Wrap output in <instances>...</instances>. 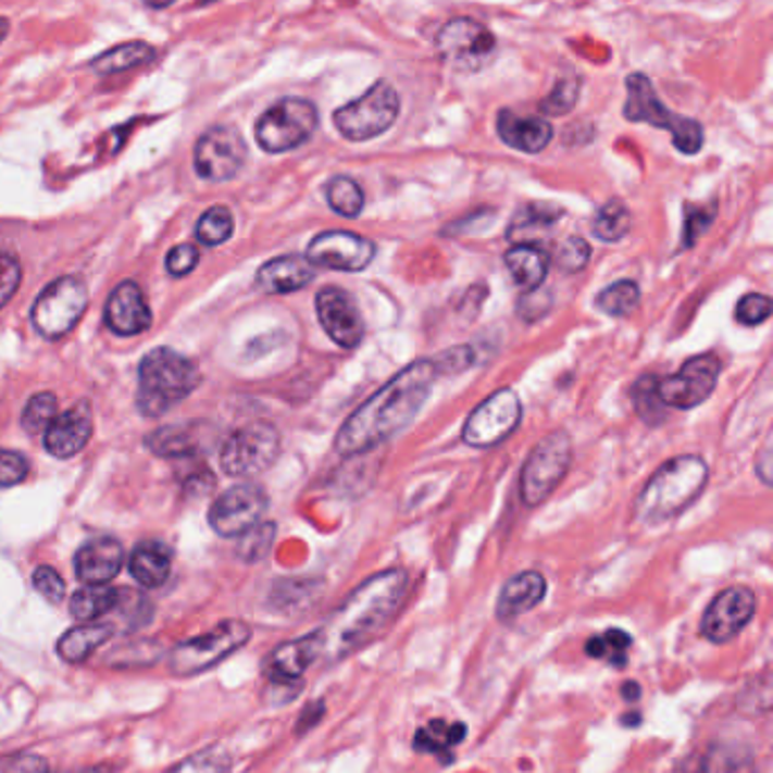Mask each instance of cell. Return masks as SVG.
Returning <instances> with one entry per match:
<instances>
[{
	"instance_id": "5",
	"label": "cell",
	"mask_w": 773,
	"mask_h": 773,
	"mask_svg": "<svg viewBox=\"0 0 773 773\" xmlns=\"http://www.w3.org/2000/svg\"><path fill=\"white\" fill-rule=\"evenodd\" d=\"M624 119L668 129L674 146L685 154H697L703 146V127L695 119L678 116L670 107H664L651 85V79L643 73H633L626 77Z\"/></svg>"
},
{
	"instance_id": "30",
	"label": "cell",
	"mask_w": 773,
	"mask_h": 773,
	"mask_svg": "<svg viewBox=\"0 0 773 773\" xmlns=\"http://www.w3.org/2000/svg\"><path fill=\"white\" fill-rule=\"evenodd\" d=\"M112 637L110 624H85L75 626L62 635L58 643V653L66 662H85L98 647H102Z\"/></svg>"
},
{
	"instance_id": "45",
	"label": "cell",
	"mask_w": 773,
	"mask_h": 773,
	"mask_svg": "<svg viewBox=\"0 0 773 773\" xmlns=\"http://www.w3.org/2000/svg\"><path fill=\"white\" fill-rule=\"evenodd\" d=\"M601 643H603V658L610 660V664H615V668H624L628 647L633 643L631 635L624 633L622 628H608L601 635Z\"/></svg>"
},
{
	"instance_id": "6",
	"label": "cell",
	"mask_w": 773,
	"mask_h": 773,
	"mask_svg": "<svg viewBox=\"0 0 773 773\" xmlns=\"http://www.w3.org/2000/svg\"><path fill=\"white\" fill-rule=\"evenodd\" d=\"M399 96L386 79L372 85L361 98L338 107L334 112V125L348 141H370L397 121Z\"/></svg>"
},
{
	"instance_id": "26",
	"label": "cell",
	"mask_w": 773,
	"mask_h": 773,
	"mask_svg": "<svg viewBox=\"0 0 773 773\" xmlns=\"http://www.w3.org/2000/svg\"><path fill=\"white\" fill-rule=\"evenodd\" d=\"M497 135L506 146L536 154L549 146L553 129L545 119L520 116L513 110H501L497 116Z\"/></svg>"
},
{
	"instance_id": "18",
	"label": "cell",
	"mask_w": 773,
	"mask_h": 773,
	"mask_svg": "<svg viewBox=\"0 0 773 773\" xmlns=\"http://www.w3.org/2000/svg\"><path fill=\"white\" fill-rule=\"evenodd\" d=\"M315 311L320 325L336 345L345 350L359 348L365 334V323L357 300L348 290L336 286L323 288L315 296Z\"/></svg>"
},
{
	"instance_id": "51",
	"label": "cell",
	"mask_w": 773,
	"mask_h": 773,
	"mask_svg": "<svg viewBox=\"0 0 773 773\" xmlns=\"http://www.w3.org/2000/svg\"><path fill=\"white\" fill-rule=\"evenodd\" d=\"M325 714V703L323 701H315L311 706H307L304 714L300 716V724H298V733H304L309 731L311 726H315L320 722V716Z\"/></svg>"
},
{
	"instance_id": "33",
	"label": "cell",
	"mask_w": 773,
	"mask_h": 773,
	"mask_svg": "<svg viewBox=\"0 0 773 773\" xmlns=\"http://www.w3.org/2000/svg\"><path fill=\"white\" fill-rule=\"evenodd\" d=\"M325 196H327L329 207L336 213H340V216H345V219H357L359 213L363 211V204H365L363 189L348 175L332 177L327 182Z\"/></svg>"
},
{
	"instance_id": "9",
	"label": "cell",
	"mask_w": 773,
	"mask_h": 773,
	"mask_svg": "<svg viewBox=\"0 0 773 773\" xmlns=\"http://www.w3.org/2000/svg\"><path fill=\"white\" fill-rule=\"evenodd\" d=\"M315 127L317 110L313 102L304 98H282L257 121L254 137L265 152L277 154L307 144Z\"/></svg>"
},
{
	"instance_id": "42",
	"label": "cell",
	"mask_w": 773,
	"mask_h": 773,
	"mask_svg": "<svg viewBox=\"0 0 773 773\" xmlns=\"http://www.w3.org/2000/svg\"><path fill=\"white\" fill-rule=\"evenodd\" d=\"M769 315H771V300L762 296V292H749V296H744L735 307V320L746 327L766 323Z\"/></svg>"
},
{
	"instance_id": "41",
	"label": "cell",
	"mask_w": 773,
	"mask_h": 773,
	"mask_svg": "<svg viewBox=\"0 0 773 773\" xmlns=\"http://www.w3.org/2000/svg\"><path fill=\"white\" fill-rule=\"evenodd\" d=\"M590 261V246L581 236H570L556 250V265L563 273H578Z\"/></svg>"
},
{
	"instance_id": "19",
	"label": "cell",
	"mask_w": 773,
	"mask_h": 773,
	"mask_svg": "<svg viewBox=\"0 0 773 773\" xmlns=\"http://www.w3.org/2000/svg\"><path fill=\"white\" fill-rule=\"evenodd\" d=\"M758 599L749 588H728L712 599L701 620V633L714 645L733 639L756 615Z\"/></svg>"
},
{
	"instance_id": "36",
	"label": "cell",
	"mask_w": 773,
	"mask_h": 773,
	"mask_svg": "<svg viewBox=\"0 0 773 773\" xmlns=\"http://www.w3.org/2000/svg\"><path fill=\"white\" fill-rule=\"evenodd\" d=\"M639 302V286L631 279H620L610 284L597 296V307L612 317H626L635 311Z\"/></svg>"
},
{
	"instance_id": "10",
	"label": "cell",
	"mask_w": 773,
	"mask_h": 773,
	"mask_svg": "<svg viewBox=\"0 0 773 773\" xmlns=\"http://www.w3.org/2000/svg\"><path fill=\"white\" fill-rule=\"evenodd\" d=\"M89 304L87 284L79 277H60L48 284L33 304V325L37 332L58 340L66 336L85 315Z\"/></svg>"
},
{
	"instance_id": "53",
	"label": "cell",
	"mask_w": 773,
	"mask_h": 773,
	"mask_svg": "<svg viewBox=\"0 0 773 773\" xmlns=\"http://www.w3.org/2000/svg\"><path fill=\"white\" fill-rule=\"evenodd\" d=\"M144 3L148 8H152V10H166V8H171L175 3V0H144Z\"/></svg>"
},
{
	"instance_id": "1",
	"label": "cell",
	"mask_w": 773,
	"mask_h": 773,
	"mask_svg": "<svg viewBox=\"0 0 773 773\" xmlns=\"http://www.w3.org/2000/svg\"><path fill=\"white\" fill-rule=\"evenodd\" d=\"M434 359H420L404 367L384 388L345 420L334 440L340 457H359L397 436L415 420L438 379Z\"/></svg>"
},
{
	"instance_id": "32",
	"label": "cell",
	"mask_w": 773,
	"mask_h": 773,
	"mask_svg": "<svg viewBox=\"0 0 773 773\" xmlns=\"http://www.w3.org/2000/svg\"><path fill=\"white\" fill-rule=\"evenodd\" d=\"M631 229V211L622 200L606 202L593 221V234L603 244H618Z\"/></svg>"
},
{
	"instance_id": "39",
	"label": "cell",
	"mask_w": 773,
	"mask_h": 773,
	"mask_svg": "<svg viewBox=\"0 0 773 773\" xmlns=\"http://www.w3.org/2000/svg\"><path fill=\"white\" fill-rule=\"evenodd\" d=\"M241 545H238V553L246 561L254 563L261 561V558L271 551L273 540H275V524L271 522H259L252 528H248L246 533H241Z\"/></svg>"
},
{
	"instance_id": "37",
	"label": "cell",
	"mask_w": 773,
	"mask_h": 773,
	"mask_svg": "<svg viewBox=\"0 0 773 773\" xmlns=\"http://www.w3.org/2000/svg\"><path fill=\"white\" fill-rule=\"evenodd\" d=\"M58 411H60V402H58L55 395L52 392L35 395L23 411V417H21L23 429L33 436L39 432H46V426L58 417Z\"/></svg>"
},
{
	"instance_id": "34",
	"label": "cell",
	"mask_w": 773,
	"mask_h": 773,
	"mask_svg": "<svg viewBox=\"0 0 773 773\" xmlns=\"http://www.w3.org/2000/svg\"><path fill=\"white\" fill-rule=\"evenodd\" d=\"M146 445L159 457L166 459H182L196 454L198 442L194 434L184 426H166V429L154 432L150 438H146Z\"/></svg>"
},
{
	"instance_id": "29",
	"label": "cell",
	"mask_w": 773,
	"mask_h": 773,
	"mask_svg": "<svg viewBox=\"0 0 773 773\" xmlns=\"http://www.w3.org/2000/svg\"><path fill=\"white\" fill-rule=\"evenodd\" d=\"M123 590H114L104 583H87L83 590H77L71 597V615L75 620L91 622L98 620L107 612H112L121 603Z\"/></svg>"
},
{
	"instance_id": "7",
	"label": "cell",
	"mask_w": 773,
	"mask_h": 773,
	"mask_svg": "<svg viewBox=\"0 0 773 773\" xmlns=\"http://www.w3.org/2000/svg\"><path fill=\"white\" fill-rule=\"evenodd\" d=\"M250 637H252V628L246 622H238V620L221 622L209 633L179 643L169 658V668L177 676L202 674L211 670L213 664H219L221 660L241 649Z\"/></svg>"
},
{
	"instance_id": "14",
	"label": "cell",
	"mask_w": 773,
	"mask_h": 773,
	"mask_svg": "<svg viewBox=\"0 0 773 773\" xmlns=\"http://www.w3.org/2000/svg\"><path fill=\"white\" fill-rule=\"evenodd\" d=\"M719 372H722V361L714 354L691 357L676 375L656 382L660 402L668 409L681 411L703 404L719 382Z\"/></svg>"
},
{
	"instance_id": "55",
	"label": "cell",
	"mask_w": 773,
	"mask_h": 773,
	"mask_svg": "<svg viewBox=\"0 0 773 773\" xmlns=\"http://www.w3.org/2000/svg\"><path fill=\"white\" fill-rule=\"evenodd\" d=\"M624 724L628 726H637L639 724V714H624Z\"/></svg>"
},
{
	"instance_id": "40",
	"label": "cell",
	"mask_w": 773,
	"mask_h": 773,
	"mask_svg": "<svg viewBox=\"0 0 773 773\" xmlns=\"http://www.w3.org/2000/svg\"><path fill=\"white\" fill-rule=\"evenodd\" d=\"M578 77H565L553 87V91L540 102V110L549 116H563L568 114L578 100Z\"/></svg>"
},
{
	"instance_id": "17",
	"label": "cell",
	"mask_w": 773,
	"mask_h": 773,
	"mask_svg": "<svg viewBox=\"0 0 773 773\" xmlns=\"http://www.w3.org/2000/svg\"><path fill=\"white\" fill-rule=\"evenodd\" d=\"M375 244L367 241L365 236L354 232H323L317 234L307 248V259L315 269L327 271H342V273H357L370 265L375 259Z\"/></svg>"
},
{
	"instance_id": "22",
	"label": "cell",
	"mask_w": 773,
	"mask_h": 773,
	"mask_svg": "<svg viewBox=\"0 0 773 773\" xmlns=\"http://www.w3.org/2000/svg\"><path fill=\"white\" fill-rule=\"evenodd\" d=\"M91 434H93L91 411L83 402L62 415L58 413V417L46 426L43 447L52 457L71 459L77 454V451L85 449V445L91 440Z\"/></svg>"
},
{
	"instance_id": "28",
	"label": "cell",
	"mask_w": 773,
	"mask_h": 773,
	"mask_svg": "<svg viewBox=\"0 0 773 773\" xmlns=\"http://www.w3.org/2000/svg\"><path fill=\"white\" fill-rule=\"evenodd\" d=\"M506 269H509L513 282L520 288H538L543 286L547 273H549V254L533 246V244H520L515 248H511L503 257Z\"/></svg>"
},
{
	"instance_id": "38",
	"label": "cell",
	"mask_w": 773,
	"mask_h": 773,
	"mask_svg": "<svg viewBox=\"0 0 773 773\" xmlns=\"http://www.w3.org/2000/svg\"><path fill=\"white\" fill-rule=\"evenodd\" d=\"M656 377H643L639 384L633 388V399H635V409L645 422L649 424H660L664 417H668V407L660 402L658 390H656Z\"/></svg>"
},
{
	"instance_id": "52",
	"label": "cell",
	"mask_w": 773,
	"mask_h": 773,
	"mask_svg": "<svg viewBox=\"0 0 773 773\" xmlns=\"http://www.w3.org/2000/svg\"><path fill=\"white\" fill-rule=\"evenodd\" d=\"M622 697H624V701H637L639 697H643V687H639L635 681H628V683H624V687H622Z\"/></svg>"
},
{
	"instance_id": "11",
	"label": "cell",
	"mask_w": 773,
	"mask_h": 773,
	"mask_svg": "<svg viewBox=\"0 0 773 773\" xmlns=\"http://www.w3.org/2000/svg\"><path fill=\"white\" fill-rule=\"evenodd\" d=\"M282 449L279 432L271 422H252L236 429L221 447V467L229 476H254L269 470Z\"/></svg>"
},
{
	"instance_id": "8",
	"label": "cell",
	"mask_w": 773,
	"mask_h": 773,
	"mask_svg": "<svg viewBox=\"0 0 773 773\" xmlns=\"http://www.w3.org/2000/svg\"><path fill=\"white\" fill-rule=\"evenodd\" d=\"M572 465V440L568 432L545 436L528 454L520 474L524 506H540L563 482Z\"/></svg>"
},
{
	"instance_id": "44",
	"label": "cell",
	"mask_w": 773,
	"mask_h": 773,
	"mask_svg": "<svg viewBox=\"0 0 773 773\" xmlns=\"http://www.w3.org/2000/svg\"><path fill=\"white\" fill-rule=\"evenodd\" d=\"M33 585L35 590L50 603H60L66 595V583L60 576L58 570H52L50 565H41L33 574Z\"/></svg>"
},
{
	"instance_id": "46",
	"label": "cell",
	"mask_w": 773,
	"mask_h": 773,
	"mask_svg": "<svg viewBox=\"0 0 773 773\" xmlns=\"http://www.w3.org/2000/svg\"><path fill=\"white\" fill-rule=\"evenodd\" d=\"M21 265L14 257L0 252V309H3L18 290Z\"/></svg>"
},
{
	"instance_id": "47",
	"label": "cell",
	"mask_w": 773,
	"mask_h": 773,
	"mask_svg": "<svg viewBox=\"0 0 773 773\" xmlns=\"http://www.w3.org/2000/svg\"><path fill=\"white\" fill-rule=\"evenodd\" d=\"M200 261V252L196 246L191 244H182V246H175L169 257H166V271L173 275V277H184V275H189L196 265Z\"/></svg>"
},
{
	"instance_id": "54",
	"label": "cell",
	"mask_w": 773,
	"mask_h": 773,
	"mask_svg": "<svg viewBox=\"0 0 773 773\" xmlns=\"http://www.w3.org/2000/svg\"><path fill=\"white\" fill-rule=\"evenodd\" d=\"M8 33H10V21H8V18H3V16H0V43L5 41Z\"/></svg>"
},
{
	"instance_id": "23",
	"label": "cell",
	"mask_w": 773,
	"mask_h": 773,
	"mask_svg": "<svg viewBox=\"0 0 773 773\" xmlns=\"http://www.w3.org/2000/svg\"><path fill=\"white\" fill-rule=\"evenodd\" d=\"M313 277L315 265L307 257L286 254L261 265L257 273V286L265 292H273V296H284V292L309 286Z\"/></svg>"
},
{
	"instance_id": "24",
	"label": "cell",
	"mask_w": 773,
	"mask_h": 773,
	"mask_svg": "<svg viewBox=\"0 0 773 773\" xmlns=\"http://www.w3.org/2000/svg\"><path fill=\"white\" fill-rule=\"evenodd\" d=\"M125 551L114 538H98L75 553V574L83 583H107L123 568Z\"/></svg>"
},
{
	"instance_id": "27",
	"label": "cell",
	"mask_w": 773,
	"mask_h": 773,
	"mask_svg": "<svg viewBox=\"0 0 773 773\" xmlns=\"http://www.w3.org/2000/svg\"><path fill=\"white\" fill-rule=\"evenodd\" d=\"M129 574L144 588H159L171 574V549L164 543H141L129 556Z\"/></svg>"
},
{
	"instance_id": "43",
	"label": "cell",
	"mask_w": 773,
	"mask_h": 773,
	"mask_svg": "<svg viewBox=\"0 0 773 773\" xmlns=\"http://www.w3.org/2000/svg\"><path fill=\"white\" fill-rule=\"evenodd\" d=\"M30 472V463L18 451L0 449V488H12L21 484Z\"/></svg>"
},
{
	"instance_id": "35",
	"label": "cell",
	"mask_w": 773,
	"mask_h": 773,
	"mask_svg": "<svg viewBox=\"0 0 773 773\" xmlns=\"http://www.w3.org/2000/svg\"><path fill=\"white\" fill-rule=\"evenodd\" d=\"M234 234V216L227 207H211L207 209L196 227L198 241L207 248H216Z\"/></svg>"
},
{
	"instance_id": "4",
	"label": "cell",
	"mask_w": 773,
	"mask_h": 773,
	"mask_svg": "<svg viewBox=\"0 0 773 773\" xmlns=\"http://www.w3.org/2000/svg\"><path fill=\"white\" fill-rule=\"evenodd\" d=\"M198 384L200 372L191 359L171 348H157L139 365V411L148 417L164 415L189 397Z\"/></svg>"
},
{
	"instance_id": "49",
	"label": "cell",
	"mask_w": 773,
	"mask_h": 773,
	"mask_svg": "<svg viewBox=\"0 0 773 773\" xmlns=\"http://www.w3.org/2000/svg\"><path fill=\"white\" fill-rule=\"evenodd\" d=\"M549 307H551V296L538 286V288H531L526 296H522V300L518 302V313L526 320V323H533V320L545 315Z\"/></svg>"
},
{
	"instance_id": "15",
	"label": "cell",
	"mask_w": 773,
	"mask_h": 773,
	"mask_svg": "<svg viewBox=\"0 0 773 773\" xmlns=\"http://www.w3.org/2000/svg\"><path fill=\"white\" fill-rule=\"evenodd\" d=\"M248 159L244 137L234 127H211L198 139L194 162L196 171L207 182H227L238 175Z\"/></svg>"
},
{
	"instance_id": "13",
	"label": "cell",
	"mask_w": 773,
	"mask_h": 773,
	"mask_svg": "<svg viewBox=\"0 0 773 773\" xmlns=\"http://www.w3.org/2000/svg\"><path fill=\"white\" fill-rule=\"evenodd\" d=\"M436 46L449 66L465 73L482 71L497 50L495 35L474 18H454L445 23L436 37Z\"/></svg>"
},
{
	"instance_id": "21",
	"label": "cell",
	"mask_w": 773,
	"mask_h": 773,
	"mask_svg": "<svg viewBox=\"0 0 773 773\" xmlns=\"http://www.w3.org/2000/svg\"><path fill=\"white\" fill-rule=\"evenodd\" d=\"M320 653H323V643H320V633L313 631L304 637L279 645L265 660V674H269L273 685L298 683L311 664L320 660Z\"/></svg>"
},
{
	"instance_id": "20",
	"label": "cell",
	"mask_w": 773,
	"mask_h": 773,
	"mask_svg": "<svg viewBox=\"0 0 773 773\" xmlns=\"http://www.w3.org/2000/svg\"><path fill=\"white\" fill-rule=\"evenodd\" d=\"M104 323L119 336H137L150 327L152 313L137 282H121L112 290L104 304Z\"/></svg>"
},
{
	"instance_id": "3",
	"label": "cell",
	"mask_w": 773,
	"mask_h": 773,
	"mask_svg": "<svg viewBox=\"0 0 773 773\" xmlns=\"http://www.w3.org/2000/svg\"><path fill=\"white\" fill-rule=\"evenodd\" d=\"M708 476L706 461L695 454L662 463L637 497V520L645 524L674 520L706 490Z\"/></svg>"
},
{
	"instance_id": "25",
	"label": "cell",
	"mask_w": 773,
	"mask_h": 773,
	"mask_svg": "<svg viewBox=\"0 0 773 773\" xmlns=\"http://www.w3.org/2000/svg\"><path fill=\"white\" fill-rule=\"evenodd\" d=\"M547 595V578L540 572H522L506 581L497 599V618L511 622L520 615H526Z\"/></svg>"
},
{
	"instance_id": "16",
	"label": "cell",
	"mask_w": 773,
	"mask_h": 773,
	"mask_svg": "<svg viewBox=\"0 0 773 773\" xmlns=\"http://www.w3.org/2000/svg\"><path fill=\"white\" fill-rule=\"evenodd\" d=\"M269 511V495L257 484H238L213 501L209 511L211 528L223 538H238L261 522Z\"/></svg>"
},
{
	"instance_id": "12",
	"label": "cell",
	"mask_w": 773,
	"mask_h": 773,
	"mask_svg": "<svg viewBox=\"0 0 773 773\" xmlns=\"http://www.w3.org/2000/svg\"><path fill=\"white\" fill-rule=\"evenodd\" d=\"M522 420V402L515 390L501 388L478 404L463 426V440L474 449H488L509 438Z\"/></svg>"
},
{
	"instance_id": "31",
	"label": "cell",
	"mask_w": 773,
	"mask_h": 773,
	"mask_svg": "<svg viewBox=\"0 0 773 773\" xmlns=\"http://www.w3.org/2000/svg\"><path fill=\"white\" fill-rule=\"evenodd\" d=\"M154 58V48L148 46L146 41H129V43H121L112 50L102 52L100 58L93 60L91 68L98 75H116L129 68H139L144 64H148Z\"/></svg>"
},
{
	"instance_id": "48",
	"label": "cell",
	"mask_w": 773,
	"mask_h": 773,
	"mask_svg": "<svg viewBox=\"0 0 773 773\" xmlns=\"http://www.w3.org/2000/svg\"><path fill=\"white\" fill-rule=\"evenodd\" d=\"M438 375H457V372L470 367L474 363V352L467 345H459V348H451L434 359Z\"/></svg>"
},
{
	"instance_id": "2",
	"label": "cell",
	"mask_w": 773,
	"mask_h": 773,
	"mask_svg": "<svg viewBox=\"0 0 773 773\" xmlns=\"http://www.w3.org/2000/svg\"><path fill=\"white\" fill-rule=\"evenodd\" d=\"M409 588L404 570H386L363 581L317 628L325 662H340L379 635L402 606Z\"/></svg>"
},
{
	"instance_id": "50",
	"label": "cell",
	"mask_w": 773,
	"mask_h": 773,
	"mask_svg": "<svg viewBox=\"0 0 773 773\" xmlns=\"http://www.w3.org/2000/svg\"><path fill=\"white\" fill-rule=\"evenodd\" d=\"M712 223V213H706L703 209H691L687 207V223H685V248L697 241L699 234Z\"/></svg>"
}]
</instances>
